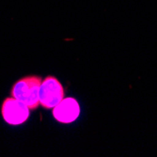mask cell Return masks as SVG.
Returning <instances> with one entry per match:
<instances>
[{
	"label": "cell",
	"mask_w": 157,
	"mask_h": 157,
	"mask_svg": "<svg viewBox=\"0 0 157 157\" xmlns=\"http://www.w3.org/2000/svg\"><path fill=\"white\" fill-rule=\"evenodd\" d=\"M80 114V106L75 98L67 97L53 108V117L62 123H71L77 120Z\"/></svg>",
	"instance_id": "4"
},
{
	"label": "cell",
	"mask_w": 157,
	"mask_h": 157,
	"mask_svg": "<svg viewBox=\"0 0 157 157\" xmlns=\"http://www.w3.org/2000/svg\"><path fill=\"white\" fill-rule=\"evenodd\" d=\"M30 110L26 105L13 97H7L2 104L1 114L4 121L10 125H20L29 117Z\"/></svg>",
	"instance_id": "3"
},
{
	"label": "cell",
	"mask_w": 157,
	"mask_h": 157,
	"mask_svg": "<svg viewBox=\"0 0 157 157\" xmlns=\"http://www.w3.org/2000/svg\"><path fill=\"white\" fill-rule=\"evenodd\" d=\"M64 88L58 78L48 75L42 80L39 90L40 105L46 109H53L64 99Z\"/></svg>",
	"instance_id": "2"
},
{
	"label": "cell",
	"mask_w": 157,
	"mask_h": 157,
	"mask_svg": "<svg viewBox=\"0 0 157 157\" xmlns=\"http://www.w3.org/2000/svg\"><path fill=\"white\" fill-rule=\"evenodd\" d=\"M42 78L39 75H27L19 79L11 89V96L34 111L40 105L39 90Z\"/></svg>",
	"instance_id": "1"
}]
</instances>
